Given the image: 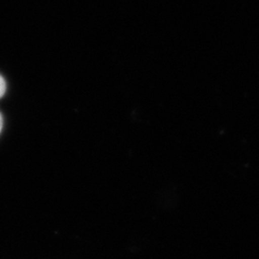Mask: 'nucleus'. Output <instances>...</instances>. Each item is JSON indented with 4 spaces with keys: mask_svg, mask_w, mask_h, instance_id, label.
Here are the masks:
<instances>
[{
    "mask_svg": "<svg viewBox=\"0 0 259 259\" xmlns=\"http://www.w3.org/2000/svg\"><path fill=\"white\" fill-rule=\"evenodd\" d=\"M7 90V83H6V80L4 79V77L0 75V99L5 95Z\"/></svg>",
    "mask_w": 259,
    "mask_h": 259,
    "instance_id": "nucleus-1",
    "label": "nucleus"
},
{
    "mask_svg": "<svg viewBox=\"0 0 259 259\" xmlns=\"http://www.w3.org/2000/svg\"><path fill=\"white\" fill-rule=\"evenodd\" d=\"M3 125H4V120H3V116H2V113H0V133H2Z\"/></svg>",
    "mask_w": 259,
    "mask_h": 259,
    "instance_id": "nucleus-2",
    "label": "nucleus"
}]
</instances>
